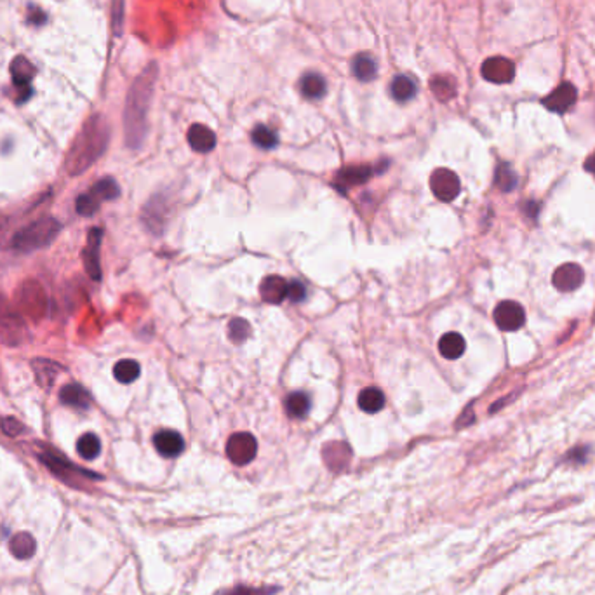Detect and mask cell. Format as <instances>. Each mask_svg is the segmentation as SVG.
I'll return each mask as SVG.
<instances>
[{
    "label": "cell",
    "instance_id": "cell-1",
    "mask_svg": "<svg viewBox=\"0 0 595 595\" xmlns=\"http://www.w3.org/2000/svg\"><path fill=\"white\" fill-rule=\"evenodd\" d=\"M157 75V65L152 63L139 73V77L132 82L129 89L124 110V132L129 148H139L145 141L146 129H148V124H146L148 110H150Z\"/></svg>",
    "mask_w": 595,
    "mask_h": 595
},
{
    "label": "cell",
    "instance_id": "cell-2",
    "mask_svg": "<svg viewBox=\"0 0 595 595\" xmlns=\"http://www.w3.org/2000/svg\"><path fill=\"white\" fill-rule=\"evenodd\" d=\"M108 139L110 129L106 121L101 115H92L70 146L66 154V171L72 176L82 174L101 157Z\"/></svg>",
    "mask_w": 595,
    "mask_h": 595
},
{
    "label": "cell",
    "instance_id": "cell-3",
    "mask_svg": "<svg viewBox=\"0 0 595 595\" xmlns=\"http://www.w3.org/2000/svg\"><path fill=\"white\" fill-rule=\"evenodd\" d=\"M59 232H61V223L51 216H46L16 232L11 239V245L19 252H32L54 242Z\"/></svg>",
    "mask_w": 595,
    "mask_h": 595
},
{
    "label": "cell",
    "instance_id": "cell-4",
    "mask_svg": "<svg viewBox=\"0 0 595 595\" xmlns=\"http://www.w3.org/2000/svg\"><path fill=\"white\" fill-rule=\"evenodd\" d=\"M258 453V442L248 432L234 434L227 442V456L234 465L251 463Z\"/></svg>",
    "mask_w": 595,
    "mask_h": 595
},
{
    "label": "cell",
    "instance_id": "cell-5",
    "mask_svg": "<svg viewBox=\"0 0 595 595\" xmlns=\"http://www.w3.org/2000/svg\"><path fill=\"white\" fill-rule=\"evenodd\" d=\"M430 188L435 197L442 202H453L460 195L461 183L456 172L451 169H435L430 176Z\"/></svg>",
    "mask_w": 595,
    "mask_h": 595
},
{
    "label": "cell",
    "instance_id": "cell-6",
    "mask_svg": "<svg viewBox=\"0 0 595 595\" xmlns=\"http://www.w3.org/2000/svg\"><path fill=\"white\" fill-rule=\"evenodd\" d=\"M494 322L501 331H518L526 324V312L517 301H501L494 308Z\"/></svg>",
    "mask_w": 595,
    "mask_h": 595
},
{
    "label": "cell",
    "instance_id": "cell-7",
    "mask_svg": "<svg viewBox=\"0 0 595 595\" xmlns=\"http://www.w3.org/2000/svg\"><path fill=\"white\" fill-rule=\"evenodd\" d=\"M481 73L491 84H508L515 77V66L510 59L503 56H494L482 63Z\"/></svg>",
    "mask_w": 595,
    "mask_h": 595
},
{
    "label": "cell",
    "instance_id": "cell-8",
    "mask_svg": "<svg viewBox=\"0 0 595 595\" xmlns=\"http://www.w3.org/2000/svg\"><path fill=\"white\" fill-rule=\"evenodd\" d=\"M103 230L101 228H92L88 235V245H85L84 252V265L85 272L92 281H101V265H99V248H101Z\"/></svg>",
    "mask_w": 595,
    "mask_h": 595
},
{
    "label": "cell",
    "instance_id": "cell-9",
    "mask_svg": "<svg viewBox=\"0 0 595 595\" xmlns=\"http://www.w3.org/2000/svg\"><path fill=\"white\" fill-rule=\"evenodd\" d=\"M576 88H574L573 84H569V82H563L559 88L552 91L550 94L543 99V105L547 106L550 112H555V114H566L567 110L573 108V105L576 103Z\"/></svg>",
    "mask_w": 595,
    "mask_h": 595
},
{
    "label": "cell",
    "instance_id": "cell-10",
    "mask_svg": "<svg viewBox=\"0 0 595 595\" xmlns=\"http://www.w3.org/2000/svg\"><path fill=\"white\" fill-rule=\"evenodd\" d=\"M583 268L576 263L561 265L552 275V282H554L555 289H559L561 292H569L578 289L583 284Z\"/></svg>",
    "mask_w": 595,
    "mask_h": 595
},
{
    "label": "cell",
    "instance_id": "cell-11",
    "mask_svg": "<svg viewBox=\"0 0 595 595\" xmlns=\"http://www.w3.org/2000/svg\"><path fill=\"white\" fill-rule=\"evenodd\" d=\"M154 445L161 456L176 458L185 450V441L178 432L161 430L154 435Z\"/></svg>",
    "mask_w": 595,
    "mask_h": 595
},
{
    "label": "cell",
    "instance_id": "cell-12",
    "mask_svg": "<svg viewBox=\"0 0 595 595\" xmlns=\"http://www.w3.org/2000/svg\"><path fill=\"white\" fill-rule=\"evenodd\" d=\"M322 456H324L325 465L332 472H341L350 463L352 451L345 442H331V444L324 445Z\"/></svg>",
    "mask_w": 595,
    "mask_h": 595
},
{
    "label": "cell",
    "instance_id": "cell-13",
    "mask_svg": "<svg viewBox=\"0 0 595 595\" xmlns=\"http://www.w3.org/2000/svg\"><path fill=\"white\" fill-rule=\"evenodd\" d=\"M259 294L267 303L279 305L288 298V281L281 275H270L259 285Z\"/></svg>",
    "mask_w": 595,
    "mask_h": 595
},
{
    "label": "cell",
    "instance_id": "cell-14",
    "mask_svg": "<svg viewBox=\"0 0 595 595\" xmlns=\"http://www.w3.org/2000/svg\"><path fill=\"white\" fill-rule=\"evenodd\" d=\"M188 143L199 154H209L214 150L216 134L204 124H194L188 129Z\"/></svg>",
    "mask_w": 595,
    "mask_h": 595
},
{
    "label": "cell",
    "instance_id": "cell-15",
    "mask_svg": "<svg viewBox=\"0 0 595 595\" xmlns=\"http://www.w3.org/2000/svg\"><path fill=\"white\" fill-rule=\"evenodd\" d=\"M371 174H373L371 165H348V168L341 169V171L338 172L336 188L341 187V192H343L345 187L362 185V183H365L371 178Z\"/></svg>",
    "mask_w": 595,
    "mask_h": 595
},
{
    "label": "cell",
    "instance_id": "cell-16",
    "mask_svg": "<svg viewBox=\"0 0 595 595\" xmlns=\"http://www.w3.org/2000/svg\"><path fill=\"white\" fill-rule=\"evenodd\" d=\"M59 399H61L63 404L75 409H88L89 404H91V397H89L88 390L79 383L65 385L59 390Z\"/></svg>",
    "mask_w": 595,
    "mask_h": 595
},
{
    "label": "cell",
    "instance_id": "cell-17",
    "mask_svg": "<svg viewBox=\"0 0 595 595\" xmlns=\"http://www.w3.org/2000/svg\"><path fill=\"white\" fill-rule=\"evenodd\" d=\"M35 66H33L25 56H18V58L12 59L11 77L12 84H14L16 88H26V85H30V82L35 77Z\"/></svg>",
    "mask_w": 595,
    "mask_h": 595
},
{
    "label": "cell",
    "instance_id": "cell-18",
    "mask_svg": "<svg viewBox=\"0 0 595 595\" xmlns=\"http://www.w3.org/2000/svg\"><path fill=\"white\" fill-rule=\"evenodd\" d=\"M465 348H467V343H465L460 332H447L438 340V352H441L442 357L450 359V361L460 359L465 354Z\"/></svg>",
    "mask_w": 595,
    "mask_h": 595
},
{
    "label": "cell",
    "instance_id": "cell-19",
    "mask_svg": "<svg viewBox=\"0 0 595 595\" xmlns=\"http://www.w3.org/2000/svg\"><path fill=\"white\" fill-rule=\"evenodd\" d=\"M359 407L367 414L380 413L385 407V394L376 387H367L359 394Z\"/></svg>",
    "mask_w": 595,
    "mask_h": 595
},
{
    "label": "cell",
    "instance_id": "cell-20",
    "mask_svg": "<svg viewBox=\"0 0 595 595\" xmlns=\"http://www.w3.org/2000/svg\"><path fill=\"white\" fill-rule=\"evenodd\" d=\"M416 91H418L416 82H414L411 77H407V75H397V77L392 81L390 92L392 96H394L395 101L399 103L409 101V99H413L414 96H416Z\"/></svg>",
    "mask_w": 595,
    "mask_h": 595
},
{
    "label": "cell",
    "instance_id": "cell-21",
    "mask_svg": "<svg viewBox=\"0 0 595 595\" xmlns=\"http://www.w3.org/2000/svg\"><path fill=\"white\" fill-rule=\"evenodd\" d=\"M9 550L14 555L16 559H30L33 557L37 550V543L33 540L32 534L28 533H18L16 536L11 538V543H9Z\"/></svg>",
    "mask_w": 595,
    "mask_h": 595
},
{
    "label": "cell",
    "instance_id": "cell-22",
    "mask_svg": "<svg viewBox=\"0 0 595 595\" xmlns=\"http://www.w3.org/2000/svg\"><path fill=\"white\" fill-rule=\"evenodd\" d=\"M300 91L307 99H321L327 91V84H325L324 77L319 75V73H308V75L301 79Z\"/></svg>",
    "mask_w": 595,
    "mask_h": 595
},
{
    "label": "cell",
    "instance_id": "cell-23",
    "mask_svg": "<svg viewBox=\"0 0 595 595\" xmlns=\"http://www.w3.org/2000/svg\"><path fill=\"white\" fill-rule=\"evenodd\" d=\"M33 371H35L39 385H42V387H51V383L56 380L58 373H61L63 369L61 365L54 364V362L51 361L37 359V361H33Z\"/></svg>",
    "mask_w": 595,
    "mask_h": 595
},
{
    "label": "cell",
    "instance_id": "cell-24",
    "mask_svg": "<svg viewBox=\"0 0 595 595\" xmlns=\"http://www.w3.org/2000/svg\"><path fill=\"white\" fill-rule=\"evenodd\" d=\"M310 411V399L303 392H292L285 397V413L291 418H305Z\"/></svg>",
    "mask_w": 595,
    "mask_h": 595
},
{
    "label": "cell",
    "instance_id": "cell-25",
    "mask_svg": "<svg viewBox=\"0 0 595 595\" xmlns=\"http://www.w3.org/2000/svg\"><path fill=\"white\" fill-rule=\"evenodd\" d=\"M352 70H354V75L362 82L373 81L378 73L376 61L369 54H359L357 58L352 63Z\"/></svg>",
    "mask_w": 595,
    "mask_h": 595
},
{
    "label": "cell",
    "instance_id": "cell-26",
    "mask_svg": "<svg viewBox=\"0 0 595 595\" xmlns=\"http://www.w3.org/2000/svg\"><path fill=\"white\" fill-rule=\"evenodd\" d=\"M141 373V367L136 361L132 359H124V361H119L114 367V376L115 380L121 381V383L129 385L132 381H136Z\"/></svg>",
    "mask_w": 595,
    "mask_h": 595
},
{
    "label": "cell",
    "instance_id": "cell-27",
    "mask_svg": "<svg viewBox=\"0 0 595 595\" xmlns=\"http://www.w3.org/2000/svg\"><path fill=\"white\" fill-rule=\"evenodd\" d=\"M430 89L435 98L441 99V101H450V99L454 98V94H456V84H454L453 79L445 77V75L432 77Z\"/></svg>",
    "mask_w": 595,
    "mask_h": 595
},
{
    "label": "cell",
    "instance_id": "cell-28",
    "mask_svg": "<svg viewBox=\"0 0 595 595\" xmlns=\"http://www.w3.org/2000/svg\"><path fill=\"white\" fill-rule=\"evenodd\" d=\"M77 453L88 461L94 460L101 453V442L94 434H84L77 441Z\"/></svg>",
    "mask_w": 595,
    "mask_h": 595
},
{
    "label": "cell",
    "instance_id": "cell-29",
    "mask_svg": "<svg viewBox=\"0 0 595 595\" xmlns=\"http://www.w3.org/2000/svg\"><path fill=\"white\" fill-rule=\"evenodd\" d=\"M92 194L98 199L99 202L103 201H114L121 195V188H119V183L114 178H103L96 183L92 187Z\"/></svg>",
    "mask_w": 595,
    "mask_h": 595
},
{
    "label": "cell",
    "instance_id": "cell-30",
    "mask_svg": "<svg viewBox=\"0 0 595 595\" xmlns=\"http://www.w3.org/2000/svg\"><path fill=\"white\" fill-rule=\"evenodd\" d=\"M494 185L501 192H512L517 187V174L510 168V164H505V162L498 164L496 174H494Z\"/></svg>",
    "mask_w": 595,
    "mask_h": 595
},
{
    "label": "cell",
    "instance_id": "cell-31",
    "mask_svg": "<svg viewBox=\"0 0 595 595\" xmlns=\"http://www.w3.org/2000/svg\"><path fill=\"white\" fill-rule=\"evenodd\" d=\"M252 143H254L258 148H263V150H272L279 145V136L272 131L267 125H256L254 131L251 134Z\"/></svg>",
    "mask_w": 595,
    "mask_h": 595
},
{
    "label": "cell",
    "instance_id": "cell-32",
    "mask_svg": "<svg viewBox=\"0 0 595 595\" xmlns=\"http://www.w3.org/2000/svg\"><path fill=\"white\" fill-rule=\"evenodd\" d=\"M249 334H251V325H249L248 321H244V319H232L230 324H228V336H230L234 343H244L249 338Z\"/></svg>",
    "mask_w": 595,
    "mask_h": 595
},
{
    "label": "cell",
    "instance_id": "cell-33",
    "mask_svg": "<svg viewBox=\"0 0 595 595\" xmlns=\"http://www.w3.org/2000/svg\"><path fill=\"white\" fill-rule=\"evenodd\" d=\"M99 204H101V202L94 197L92 192H89V194L79 195L77 202H75V209H77V212L81 216H92L96 214V211L99 209Z\"/></svg>",
    "mask_w": 595,
    "mask_h": 595
},
{
    "label": "cell",
    "instance_id": "cell-34",
    "mask_svg": "<svg viewBox=\"0 0 595 595\" xmlns=\"http://www.w3.org/2000/svg\"><path fill=\"white\" fill-rule=\"evenodd\" d=\"M288 298L292 303H301L307 298V289L298 281L288 282Z\"/></svg>",
    "mask_w": 595,
    "mask_h": 595
},
{
    "label": "cell",
    "instance_id": "cell-35",
    "mask_svg": "<svg viewBox=\"0 0 595 595\" xmlns=\"http://www.w3.org/2000/svg\"><path fill=\"white\" fill-rule=\"evenodd\" d=\"M277 592V588H251V587H237L234 590L227 592L225 595H272Z\"/></svg>",
    "mask_w": 595,
    "mask_h": 595
},
{
    "label": "cell",
    "instance_id": "cell-36",
    "mask_svg": "<svg viewBox=\"0 0 595 595\" xmlns=\"http://www.w3.org/2000/svg\"><path fill=\"white\" fill-rule=\"evenodd\" d=\"M2 430H4L8 435H11V437H14V435H18L19 432L23 430V427L19 421L14 420V418H6V420L2 421Z\"/></svg>",
    "mask_w": 595,
    "mask_h": 595
},
{
    "label": "cell",
    "instance_id": "cell-37",
    "mask_svg": "<svg viewBox=\"0 0 595 595\" xmlns=\"http://www.w3.org/2000/svg\"><path fill=\"white\" fill-rule=\"evenodd\" d=\"M588 456V447H576L571 453H567L566 460L573 461V463H585Z\"/></svg>",
    "mask_w": 595,
    "mask_h": 595
},
{
    "label": "cell",
    "instance_id": "cell-38",
    "mask_svg": "<svg viewBox=\"0 0 595 595\" xmlns=\"http://www.w3.org/2000/svg\"><path fill=\"white\" fill-rule=\"evenodd\" d=\"M122 2L124 0H114V26L117 33H121L122 25Z\"/></svg>",
    "mask_w": 595,
    "mask_h": 595
},
{
    "label": "cell",
    "instance_id": "cell-39",
    "mask_svg": "<svg viewBox=\"0 0 595 595\" xmlns=\"http://www.w3.org/2000/svg\"><path fill=\"white\" fill-rule=\"evenodd\" d=\"M44 19H46V16H44V12L41 11V9L30 8V12H28V21L30 23L41 25V23H44Z\"/></svg>",
    "mask_w": 595,
    "mask_h": 595
},
{
    "label": "cell",
    "instance_id": "cell-40",
    "mask_svg": "<svg viewBox=\"0 0 595 595\" xmlns=\"http://www.w3.org/2000/svg\"><path fill=\"white\" fill-rule=\"evenodd\" d=\"M585 169H587V171L595 178V154H592L590 157L587 159V162H585Z\"/></svg>",
    "mask_w": 595,
    "mask_h": 595
},
{
    "label": "cell",
    "instance_id": "cell-41",
    "mask_svg": "<svg viewBox=\"0 0 595 595\" xmlns=\"http://www.w3.org/2000/svg\"><path fill=\"white\" fill-rule=\"evenodd\" d=\"M6 230H8V228L4 227V219L0 218V248H2V244H4V235H6Z\"/></svg>",
    "mask_w": 595,
    "mask_h": 595
}]
</instances>
